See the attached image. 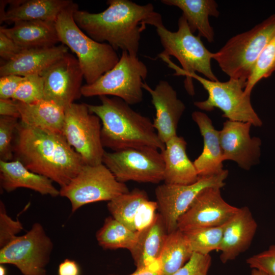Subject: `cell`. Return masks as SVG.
Wrapping results in <instances>:
<instances>
[{
    "label": "cell",
    "instance_id": "1",
    "mask_svg": "<svg viewBox=\"0 0 275 275\" xmlns=\"http://www.w3.org/2000/svg\"><path fill=\"white\" fill-rule=\"evenodd\" d=\"M107 4L106 9L97 13L77 8L73 14L75 22L93 40L138 56L141 33L147 25L157 28L163 24L161 15L151 3L108 0Z\"/></svg>",
    "mask_w": 275,
    "mask_h": 275
},
{
    "label": "cell",
    "instance_id": "2",
    "mask_svg": "<svg viewBox=\"0 0 275 275\" xmlns=\"http://www.w3.org/2000/svg\"><path fill=\"white\" fill-rule=\"evenodd\" d=\"M14 137L13 150L15 159L61 187L68 184L85 164L63 134L44 131L20 121Z\"/></svg>",
    "mask_w": 275,
    "mask_h": 275
},
{
    "label": "cell",
    "instance_id": "3",
    "mask_svg": "<svg viewBox=\"0 0 275 275\" xmlns=\"http://www.w3.org/2000/svg\"><path fill=\"white\" fill-rule=\"evenodd\" d=\"M99 99L100 104H86L90 112L101 122L103 147L113 151L145 147L164 149L165 144L158 137L150 118L118 97L101 96Z\"/></svg>",
    "mask_w": 275,
    "mask_h": 275
},
{
    "label": "cell",
    "instance_id": "4",
    "mask_svg": "<svg viewBox=\"0 0 275 275\" xmlns=\"http://www.w3.org/2000/svg\"><path fill=\"white\" fill-rule=\"evenodd\" d=\"M78 5L72 2L59 14L56 26L60 42L75 53L86 84H92L118 63L115 49L106 43L97 42L83 32L74 21Z\"/></svg>",
    "mask_w": 275,
    "mask_h": 275
},
{
    "label": "cell",
    "instance_id": "5",
    "mask_svg": "<svg viewBox=\"0 0 275 275\" xmlns=\"http://www.w3.org/2000/svg\"><path fill=\"white\" fill-rule=\"evenodd\" d=\"M178 26L176 32L169 31L163 24L156 28L163 48L156 58L161 59L175 70L174 75L199 72L207 79L218 80L211 69L213 53L206 48L199 36L191 32L182 15L178 19Z\"/></svg>",
    "mask_w": 275,
    "mask_h": 275
},
{
    "label": "cell",
    "instance_id": "6",
    "mask_svg": "<svg viewBox=\"0 0 275 275\" xmlns=\"http://www.w3.org/2000/svg\"><path fill=\"white\" fill-rule=\"evenodd\" d=\"M275 34V14L251 30L234 36L212 59L230 78L247 81L263 49Z\"/></svg>",
    "mask_w": 275,
    "mask_h": 275
},
{
    "label": "cell",
    "instance_id": "7",
    "mask_svg": "<svg viewBox=\"0 0 275 275\" xmlns=\"http://www.w3.org/2000/svg\"><path fill=\"white\" fill-rule=\"evenodd\" d=\"M184 76V87L189 95L194 96L195 94L193 78L198 80L208 93L206 100L194 102L199 109L210 112L217 108L223 112V117L229 120L249 122L256 127L262 125L252 105L250 96L244 93L246 82L233 78L225 82L212 81L197 73Z\"/></svg>",
    "mask_w": 275,
    "mask_h": 275
},
{
    "label": "cell",
    "instance_id": "8",
    "mask_svg": "<svg viewBox=\"0 0 275 275\" xmlns=\"http://www.w3.org/2000/svg\"><path fill=\"white\" fill-rule=\"evenodd\" d=\"M147 74L146 65L138 56L123 51L116 65L93 84L82 86L81 93L85 97L113 96L136 104L143 100Z\"/></svg>",
    "mask_w": 275,
    "mask_h": 275
},
{
    "label": "cell",
    "instance_id": "9",
    "mask_svg": "<svg viewBox=\"0 0 275 275\" xmlns=\"http://www.w3.org/2000/svg\"><path fill=\"white\" fill-rule=\"evenodd\" d=\"M129 190L118 181L103 164H85L76 176L61 187L60 196L67 198L74 212L82 206L99 201H110Z\"/></svg>",
    "mask_w": 275,
    "mask_h": 275
},
{
    "label": "cell",
    "instance_id": "10",
    "mask_svg": "<svg viewBox=\"0 0 275 275\" xmlns=\"http://www.w3.org/2000/svg\"><path fill=\"white\" fill-rule=\"evenodd\" d=\"M62 134L86 164L102 163L105 150L101 139L99 118L86 103H73L65 108Z\"/></svg>",
    "mask_w": 275,
    "mask_h": 275
},
{
    "label": "cell",
    "instance_id": "11",
    "mask_svg": "<svg viewBox=\"0 0 275 275\" xmlns=\"http://www.w3.org/2000/svg\"><path fill=\"white\" fill-rule=\"evenodd\" d=\"M102 163L120 182L158 183L163 181L164 161L161 153L156 149L145 147L112 152L105 151Z\"/></svg>",
    "mask_w": 275,
    "mask_h": 275
},
{
    "label": "cell",
    "instance_id": "12",
    "mask_svg": "<svg viewBox=\"0 0 275 275\" xmlns=\"http://www.w3.org/2000/svg\"><path fill=\"white\" fill-rule=\"evenodd\" d=\"M53 243L43 226L33 224L25 234L16 236L0 250V264L15 266L23 275H46L45 267Z\"/></svg>",
    "mask_w": 275,
    "mask_h": 275
},
{
    "label": "cell",
    "instance_id": "13",
    "mask_svg": "<svg viewBox=\"0 0 275 275\" xmlns=\"http://www.w3.org/2000/svg\"><path fill=\"white\" fill-rule=\"evenodd\" d=\"M228 174V170H224L217 175L200 177L190 184L164 183L157 186L155 190L156 202L168 233L177 229L179 218L202 191L209 187H223Z\"/></svg>",
    "mask_w": 275,
    "mask_h": 275
},
{
    "label": "cell",
    "instance_id": "14",
    "mask_svg": "<svg viewBox=\"0 0 275 275\" xmlns=\"http://www.w3.org/2000/svg\"><path fill=\"white\" fill-rule=\"evenodd\" d=\"M44 99L65 109L82 95L84 74L77 59L69 53L59 59L41 74Z\"/></svg>",
    "mask_w": 275,
    "mask_h": 275
},
{
    "label": "cell",
    "instance_id": "15",
    "mask_svg": "<svg viewBox=\"0 0 275 275\" xmlns=\"http://www.w3.org/2000/svg\"><path fill=\"white\" fill-rule=\"evenodd\" d=\"M238 209L224 200L221 188H207L180 217L177 229L185 232L201 228L221 226L227 223Z\"/></svg>",
    "mask_w": 275,
    "mask_h": 275
},
{
    "label": "cell",
    "instance_id": "16",
    "mask_svg": "<svg viewBox=\"0 0 275 275\" xmlns=\"http://www.w3.org/2000/svg\"><path fill=\"white\" fill-rule=\"evenodd\" d=\"M252 125L229 120L224 123L219 135L224 161L233 160L245 170L259 162L261 141L258 137L250 136Z\"/></svg>",
    "mask_w": 275,
    "mask_h": 275
},
{
    "label": "cell",
    "instance_id": "17",
    "mask_svg": "<svg viewBox=\"0 0 275 275\" xmlns=\"http://www.w3.org/2000/svg\"><path fill=\"white\" fill-rule=\"evenodd\" d=\"M142 87L151 95L156 111L153 125L160 140L165 144L177 135L178 124L185 109V104L167 81L160 80L154 89L144 82Z\"/></svg>",
    "mask_w": 275,
    "mask_h": 275
},
{
    "label": "cell",
    "instance_id": "18",
    "mask_svg": "<svg viewBox=\"0 0 275 275\" xmlns=\"http://www.w3.org/2000/svg\"><path fill=\"white\" fill-rule=\"evenodd\" d=\"M258 225L249 208H239L237 212L225 224L219 258L223 263L235 259L250 247Z\"/></svg>",
    "mask_w": 275,
    "mask_h": 275
},
{
    "label": "cell",
    "instance_id": "19",
    "mask_svg": "<svg viewBox=\"0 0 275 275\" xmlns=\"http://www.w3.org/2000/svg\"><path fill=\"white\" fill-rule=\"evenodd\" d=\"M68 49L62 44L48 47L23 49L14 58L1 66L0 75H41L54 62L68 53Z\"/></svg>",
    "mask_w": 275,
    "mask_h": 275
},
{
    "label": "cell",
    "instance_id": "20",
    "mask_svg": "<svg viewBox=\"0 0 275 275\" xmlns=\"http://www.w3.org/2000/svg\"><path fill=\"white\" fill-rule=\"evenodd\" d=\"M168 234L159 213H156L149 224L138 231L135 244L130 251L136 269H159L158 259Z\"/></svg>",
    "mask_w": 275,
    "mask_h": 275
},
{
    "label": "cell",
    "instance_id": "21",
    "mask_svg": "<svg viewBox=\"0 0 275 275\" xmlns=\"http://www.w3.org/2000/svg\"><path fill=\"white\" fill-rule=\"evenodd\" d=\"M191 117L198 125L204 141L203 151L193 162L199 176H210L221 173L224 170L220 131L214 128L211 120L203 112L195 111Z\"/></svg>",
    "mask_w": 275,
    "mask_h": 275
},
{
    "label": "cell",
    "instance_id": "22",
    "mask_svg": "<svg viewBox=\"0 0 275 275\" xmlns=\"http://www.w3.org/2000/svg\"><path fill=\"white\" fill-rule=\"evenodd\" d=\"M0 183L1 188L8 193L25 188L42 195L60 196V190L53 185L52 180L32 172L17 159L0 160Z\"/></svg>",
    "mask_w": 275,
    "mask_h": 275
},
{
    "label": "cell",
    "instance_id": "23",
    "mask_svg": "<svg viewBox=\"0 0 275 275\" xmlns=\"http://www.w3.org/2000/svg\"><path fill=\"white\" fill-rule=\"evenodd\" d=\"M164 144V149L161 151L164 164V183L187 185L196 182L200 177L187 155L184 139L177 135Z\"/></svg>",
    "mask_w": 275,
    "mask_h": 275
},
{
    "label": "cell",
    "instance_id": "24",
    "mask_svg": "<svg viewBox=\"0 0 275 275\" xmlns=\"http://www.w3.org/2000/svg\"><path fill=\"white\" fill-rule=\"evenodd\" d=\"M0 30L23 49L51 47L60 42L53 21H19L11 28L1 26Z\"/></svg>",
    "mask_w": 275,
    "mask_h": 275
},
{
    "label": "cell",
    "instance_id": "25",
    "mask_svg": "<svg viewBox=\"0 0 275 275\" xmlns=\"http://www.w3.org/2000/svg\"><path fill=\"white\" fill-rule=\"evenodd\" d=\"M8 2V1H7ZM10 8L0 15L1 23L42 20L56 22L70 0L10 1Z\"/></svg>",
    "mask_w": 275,
    "mask_h": 275
},
{
    "label": "cell",
    "instance_id": "26",
    "mask_svg": "<svg viewBox=\"0 0 275 275\" xmlns=\"http://www.w3.org/2000/svg\"><path fill=\"white\" fill-rule=\"evenodd\" d=\"M17 102L21 122L44 131L62 134L64 108L44 98L32 103Z\"/></svg>",
    "mask_w": 275,
    "mask_h": 275
},
{
    "label": "cell",
    "instance_id": "27",
    "mask_svg": "<svg viewBox=\"0 0 275 275\" xmlns=\"http://www.w3.org/2000/svg\"><path fill=\"white\" fill-rule=\"evenodd\" d=\"M168 6H175L182 11L191 32L198 31V36L209 43L214 41V31L209 21V16L217 17L218 5L213 0H162Z\"/></svg>",
    "mask_w": 275,
    "mask_h": 275
},
{
    "label": "cell",
    "instance_id": "28",
    "mask_svg": "<svg viewBox=\"0 0 275 275\" xmlns=\"http://www.w3.org/2000/svg\"><path fill=\"white\" fill-rule=\"evenodd\" d=\"M193 254L184 232L177 229L168 233L158 259L161 275H172L190 259Z\"/></svg>",
    "mask_w": 275,
    "mask_h": 275
},
{
    "label": "cell",
    "instance_id": "29",
    "mask_svg": "<svg viewBox=\"0 0 275 275\" xmlns=\"http://www.w3.org/2000/svg\"><path fill=\"white\" fill-rule=\"evenodd\" d=\"M149 200L145 191L135 188L108 201L107 207L113 217L129 229L137 231L138 217Z\"/></svg>",
    "mask_w": 275,
    "mask_h": 275
},
{
    "label": "cell",
    "instance_id": "30",
    "mask_svg": "<svg viewBox=\"0 0 275 275\" xmlns=\"http://www.w3.org/2000/svg\"><path fill=\"white\" fill-rule=\"evenodd\" d=\"M138 231H134L112 216L106 217L96 234L99 245L104 249H125L129 251L136 241Z\"/></svg>",
    "mask_w": 275,
    "mask_h": 275
},
{
    "label": "cell",
    "instance_id": "31",
    "mask_svg": "<svg viewBox=\"0 0 275 275\" xmlns=\"http://www.w3.org/2000/svg\"><path fill=\"white\" fill-rule=\"evenodd\" d=\"M225 225L204 227L184 232L193 253L208 255L213 251H219Z\"/></svg>",
    "mask_w": 275,
    "mask_h": 275
},
{
    "label": "cell",
    "instance_id": "32",
    "mask_svg": "<svg viewBox=\"0 0 275 275\" xmlns=\"http://www.w3.org/2000/svg\"><path fill=\"white\" fill-rule=\"evenodd\" d=\"M275 71V34L265 46L248 79L244 92L251 96L254 86L262 79L270 76Z\"/></svg>",
    "mask_w": 275,
    "mask_h": 275
},
{
    "label": "cell",
    "instance_id": "33",
    "mask_svg": "<svg viewBox=\"0 0 275 275\" xmlns=\"http://www.w3.org/2000/svg\"><path fill=\"white\" fill-rule=\"evenodd\" d=\"M44 86L42 76L31 75L22 77L12 99L24 103H32L44 98Z\"/></svg>",
    "mask_w": 275,
    "mask_h": 275
},
{
    "label": "cell",
    "instance_id": "34",
    "mask_svg": "<svg viewBox=\"0 0 275 275\" xmlns=\"http://www.w3.org/2000/svg\"><path fill=\"white\" fill-rule=\"evenodd\" d=\"M16 118L0 116V158L3 161H11L14 157L13 144L17 126Z\"/></svg>",
    "mask_w": 275,
    "mask_h": 275
},
{
    "label": "cell",
    "instance_id": "35",
    "mask_svg": "<svg viewBox=\"0 0 275 275\" xmlns=\"http://www.w3.org/2000/svg\"><path fill=\"white\" fill-rule=\"evenodd\" d=\"M23 230L19 220L12 219L7 213L4 203L0 202V248H2Z\"/></svg>",
    "mask_w": 275,
    "mask_h": 275
},
{
    "label": "cell",
    "instance_id": "36",
    "mask_svg": "<svg viewBox=\"0 0 275 275\" xmlns=\"http://www.w3.org/2000/svg\"><path fill=\"white\" fill-rule=\"evenodd\" d=\"M211 262L210 254L193 253L190 259L172 275H208Z\"/></svg>",
    "mask_w": 275,
    "mask_h": 275
},
{
    "label": "cell",
    "instance_id": "37",
    "mask_svg": "<svg viewBox=\"0 0 275 275\" xmlns=\"http://www.w3.org/2000/svg\"><path fill=\"white\" fill-rule=\"evenodd\" d=\"M246 262L252 269L261 270L266 275H275V244L271 245L266 250L251 256Z\"/></svg>",
    "mask_w": 275,
    "mask_h": 275
},
{
    "label": "cell",
    "instance_id": "38",
    "mask_svg": "<svg viewBox=\"0 0 275 275\" xmlns=\"http://www.w3.org/2000/svg\"><path fill=\"white\" fill-rule=\"evenodd\" d=\"M23 50L12 39L0 30V56L6 61H9L14 58Z\"/></svg>",
    "mask_w": 275,
    "mask_h": 275
},
{
    "label": "cell",
    "instance_id": "39",
    "mask_svg": "<svg viewBox=\"0 0 275 275\" xmlns=\"http://www.w3.org/2000/svg\"><path fill=\"white\" fill-rule=\"evenodd\" d=\"M22 77L16 75L1 76L0 99H12Z\"/></svg>",
    "mask_w": 275,
    "mask_h": 275
},
{
    "label": "cell",
    "instance_id": "40",
    "mask_svg": "<svg viewBox=\"0 0 275 275\" xmlns=\"http://www.w3.org/2000/svg\"><path fill=\"white\" fill-rule=\"evenodd\" d=\"M0 115L20 118L17 101L13 99H0Z\"/></svg>",
    "mask_w": 275,
    "mask_h": 275
},
{
    "label": "cell",
    "instance_id": "41",
    "mask_svg": "<svg viewBox=\"0 0 275 275\" xmlns=\"http://www.w3.org/2000/svg\"><path fill=\"white\" fill-rule=\"evenodd\" d=\"M58 273L59 275H79V269L75 261L66 259L60 264Z\"/></svg>",
    "mask_w": 275,
    "mask_h": 275
},
{
    "label": "cell",
    "instance_id": "42",
    "mask_svg": "<svg viewBox=\"0 0 275 275\" xmlns=\"http://www.w3.org/2000/svg\"><path fill=\"white\" fill-rule=\"evenodd\" d=\"M128 275H161L159 271L150 268L136 269L135 271Z\"/></svg>",
    "mask_w": 275,
    "mask_h": 275
},
{
    "label": "cell",
    "instance_id": "43",
    "mask_svg": "<svg viewBox=\"0 0 275 275\" xmlns=\"http://www.w3.org/2000/svg\"><path fill=\"white\" fill-rule=\"evenodd\" d=\"M251 275H266L263 271L257 269L252 268Z\"/></svg>",
    "mask_w": 275,
    "mask_h": 275
},
{
    "label": "cell",
    "instance_id": "44",
    "mask_svg": "<svg viewBox=\"0 0 275 275\" xmlns=\"http://www.w3.org/2000/svg\"><path fill=\"white\" fill-rule=\"evenodd\" d=\"M6 269L3 265L1 264L0 266V275H6Z\"/></svg>",
    "mask_w": 275,
    "mask_h": 275
},
{
    "label": "cell",
    "instance_id": "45",
    "mask_svg": "<svg viewBox=\"0 0 275 275\" xmlns=\"http://www.w3.org/2000/svg\"><path fill=\"white\" fill-rule=\"evenodd\" d=\"M109 275H113V274H109Z\"/></svg>",
    "mask_w": 275,
    "mask_h": 275
}]
</instances>
